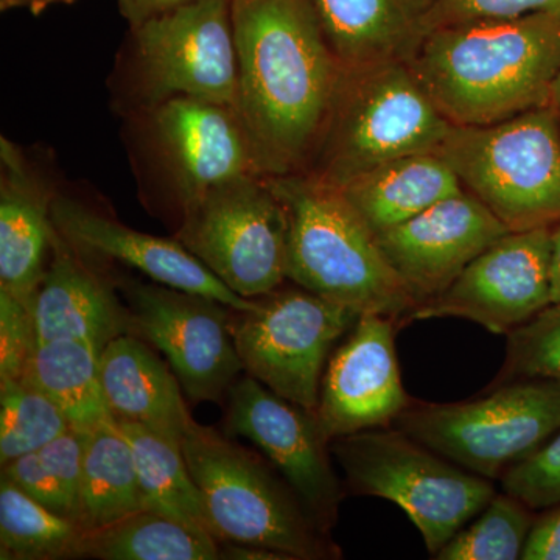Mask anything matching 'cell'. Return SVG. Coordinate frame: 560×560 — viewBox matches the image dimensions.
<instances>
[{
    "label": "cell",
    "instance_id": "1",
    "mask_svg": "<svg viewBox=\"0 0 560 560\" xmlns=\"http://www.w3.org/2000/svg\"><path fill=\"white\" fill-rule=\"evenodd\" d=\"M237 51L235 109L265 176L304 172L341 68L312 0H231Z\"/></svg>",
    "mask_w": 560,
    "mask_h": 560
},
{
    "label": "cell",
    "instance_id": "2",
    "mask_svg": "<svg viewBox=\"0 0 560 560\" xmlns=\"http://www.w3.org/2000/svg\"><path fill=\"white\" fill-rule=\"evenodd\" d=\"M407 62L452 125L511 119L548 106L560 68V13L440 25Z\"/></svg>",
    "mask_w": 560,
    "mask_h": 560
},
{
    "label": "cell",
    "instance_id": "3",
    "mask_svg": "<svg viewBox=\"0 0 560 560\" xmlns=\"http://www.w3.org/2000/svg\"><path fill=\"white\" fill-rule=\"evenodd\" d=\"M270 178L290 217L287 279L359 315L410 319L418 301L341 190L305 172Z\"/></svg>",
    "mask_w": 560,
    "mask_h": 560
},
{
    "label": "cell",
    "instance_id": "4",
    "mask_svg": "<svg viewBox=\"0 0 560 560\" xmlns=\"http://www.w3.org/2000/svg\"><path fill=\"white\" fill-rule=\"evenodd\" d=\"M452 127L407 61L341 70L304 172L341 187L385 162L438 151Z\"/></svg>",
    "mask_w": 560,
    "mask_h": 560
},
{
    "label": "cell",
    "instance_id": "5",
    "mask_svg": "<svg viewBox=\"0 0 560 560\" xmlns=\"http://www.w3.org/2000/svg\"><path fill=\"white\" fill-rule=\"evenodd\" d=\"M124 139L143 201L178 221L221 184L261 175L234 106L172 98L124 117Z\"/></svg>",
    "mask_w": 560,
    "mask_h": 560
},
{
    "label": "cell",
    "instance_id": "6",
    "mask_svg": "<svg viewBox=\"0 0 560 560\" xmlns=\"http://www.w3.org/2000/svg\"><path fill=\"white\" fill-rule=\"evenodd\" d=\"M110 105L124 119L176 97L237 102L231 0H191L130 27L109 77Z\"/></svg>",
    "mask_w": 560,
    "mask_h": 560
},
{
    "label": "cell",
    "instance_id": "7",
    "mask_svg": "<svg viewBox=\"0 0 560 560\" xmlns=\"http://www.w3.org/2000/svg\"><path fill=\"white\" fill-rule=\"evenodd\" d=\"M180 452L217 540L265 548L285 559L337 558L293 489L259 455L195 420Z\"/></svg>",
    "mask_w": 560,
    "mask_h": 560
},
{
    "label": "cell",
    "instance_id": "8",
    "mask_svg": "<svg viewBox=\"0 0 560 560\" xmlns=\"http://www.w3.org/2000/svg\"><path fill=\"white\" fill-rule=\"evenodd\" d=\"M438 153L508 230L560 220V120L550 106L480 127L453 125Z\"/></svg>",
    "mask_w": 560,
    "mask_h": 560
},
{
    "label": "cell",
    "instance_id": "9",
    "mask_svg": "<svg viewBox=\"0 0 560 560\" xmlns=\"http://www.w3.org/2000/svg\"><path fill=\"white\" fill-rule=\"evenodd\" d=\"M350 488L393 501L438 552L497 495L488 478L463 469L404 431L372 429L331 441Z\"/></svg>",
    "mask_w": 560,
    "mask_h": 560
},
{
    "label": "cell",
    "instance_id": "10",
    "mask_svg": "<svg viewBox=\"0 0 560 560\" xmlns=\"http://www.w3.org/2000/svg\"><path fill=\"white\" fill-rule=\"evenodd\" d=\"M400 431L488 480L539 451L560 430V382L521 378L464 404L408 407Z\"/></svg>",
    "mask_w": 560,
    "mask_h": 560
},
{
    "label": "cell",
    "instance_id": "11",
    "mask_svg": "<svg viewBox=\"0 0 560 560\" xmlns=\"http://www.w3.org/2000/svg\"><path fill=\"white\" fill-rule=\"evenodd\" d=\"M175 238L246 300L287 280L290 217L270 176L246 175L208 191L180 215Z\"/></svg>",
    "mask_w": 560,
    "mask_h": 560
},
{
    "label": "cell",
    "instance_id": "12",
    "mask_svg": "<svg viewBox=\"0 0 560 560\" xmlns=\"http://www.w3.org/2000/svg\"><path fill=\"white\" fill-rule=\"evenodd\" d=\"M256 301L253 311H232L243 371L315 415L327 357L355 326L359 313L300 285L280 287Z\"/></svg>",
    "mask_w": 560,
    "mask_h": 560
},
{
    "label": "cell",
    "instance_id": "13",
    "mask_svg": "<svg viewBox=\"0 0 560 560\" xmlns=\"http://www.w3.org/2000/svg\"><path fill=\"white\" fill-rule=\"evenodd\" d=\"M130 329L167 357L187 399L221 401L243 371L230 305L161 283L128 280Z\"/></svg>",
    "mask_w": 560,
    "mask_h": 560
},
{
    "label": "cell",
    "instance_id": "14",
    "mask_svg": "<svg viewBox=\"0 0 560 560\" xmlns=\"http://www.w3.org/2000/svg\"><path fill=\"white\" fill-rule=\"evenodd\" d=\"M550 257L551 226L508 232L410 319L460 318L510 335L551 304Z\"/></svg>",
    "mask_w": 560,
    "mask_h": 560
},
{
    "label": "cell",
    "instance_id": "15",
    "mask_svg": "<svg viewBox=\"0 0 560 560\" xmlns=\"http://www.w3.org/2000/svg\"><path fill=\"white\" fill-rule=\"evenodd\" d=\"M224 430L264 453L323 533L334 526L342 499L340 482L327 453L330 442L313 412L245 375L228 393Z\"/></svg>",
    "mask_w": 560,
    "mask_h": 560
},
{
    "label": "cell",
    "instance_id": "16",
    "mask_svg": "<svg viewBox=\"0 0 560 560\" xmlns=\"http://www.w3.org/2000/svg\"><path fill=\"white\" fill-rule=\"evenodd\" d=\"M396 319L360 315L327 361L315 418L326 440L388 427L407 410L397 363Z\"/></svg>",
    "mask_w": 560,
    "mask_h": 560
},
{
    "label": "cell",
    "instance_id": "17",
    "mask_svg": "<svg viewBox=\"0 0 560 560\" xmlns=\"http://www.w3.org/2000/svg\"><path fill=\"white\" fill-rule=\"evenodd\" d=\"M508 232L464 190L375 237L419 305L444 293L471 260Z\"/></svg>",
    "mask_w": 560,
    "mask_h": 560
},
{
    "label": "cell",
    "instance_id": "18",
    "mask_svg": "<svg viewBox=\"0 0 560 560\" xmlns=\"http://www.w3.org/2000/svg\"><path fill=\"white\" fill-rule=\"evenodd\" d=\"M51 220L62 237L88 256L120 261L161 285L212 298L234 311L256 307V300L238 296L224 285L178 238L132 230L86 202L61 194L51 205Z\"/></svg>",
    "mask_w": 560,
    "mask_h": 560
},
{
    "label": "cell",
    "instance_id": "19",
    "mask_svg": "<svg viewBox=\"0 0 560 560\" xmlns=\"http://www.w3.org/2000/svg\"><path fill=\"white\" fill-rule=\"evenodd\" d=\"M57 187L13 140L0 139V290L32 307L49 267Z\"/></svg>",
    "mask_w": 560,
    "mask_h": 560
},
{
    "label": "cell",
    "instance_id": "20",
    "mask_svg": "<svg viewBox=\"0 0 560 560\" xmlns=\"http://www.w3.org/2000/svg\"><path fill=\"white\" fill-rule=\"evenodd\" d=\"M36 342L80 340L103 350L130 329L124 311L91 257L81 253L55 228L46 276L32 305Z\"/></svg>",
    "mask_w": 560,
    "mask_h": 560
},
{
    "label": "cell",
    "instance_id": "21",
    "mask_svg": "<svg viewBox=\"0 0 560 560\" xmlns=\"http://www.w3.org/2000/svg\"><path fill=\"white\" fill-rule=\"evenodd\" d=\"M434 0H312L341 70L408 61L430 28Z\"/></svg>",
    "mask_w": 560,
    "mask_h": 560
},
{
    "label": "cell",
    "instance_id": "22",
    "mask_svg": "<svg viewBox=\"0 0 560 560\" xmlns=\"http://www.w3.org/2000/svg\"><path fill=\"white\" fill-rule=\"evenodd\" d=\"M101 382L114 419L139 423L180 445L191 416L175 372L136 335L113 338L101 352Z\"/></svg>",
    "mask_w": 560,
    "mask_h": 560
},
{
    "label": "cell",
    "instance_id": "23",
    "mask_svg": "<svg viewBox=\"0 0 560 560\" xmlns=\"http://www.w3.org/2000/svg\"><path fill=\"white\" fill-rule=\"evenodd\" d=\"M338 189L375 235L464 191L458 175L438 151L385 162Z\"/></svg>",
    "mask_w": 560,
    "mask_h": 560
},
{
    "label": "cell",
    "instance_id": "24",
    "mask_svg": "<svg viewBox=\"0 0 560 560\" xmlns=\"http://www.w3.org/2000/svg\"><path fill=\"white\" fill-rule=\"evenodd\" d=\"M21 378L50 397L79 433L116 423L103 394L101 350L90 342H36Z\"/></svg>",
    "mask_w": 560,
    "mask_h": 560
},
{
    "label": "cell",
    "instance_id": "25",
    "mask_svg": "<svg viewBox=\"0 0 560 560\" xmlns=\"http://www.w3.org/2000/svg\"><path fill=\"white\" fill-rule=\"evenodd\" d=\"M83 438L80 525L91 533L145 510L135 456L116 423Z\"/></svg>",
    "mask_w": 560,
    "mask_h": 560
},
{
    "label": "cell",
    "instance_id": "26",
    "mask_svg": "<svg viewBox=\"0 0 560 560\" xmlns=\"http://www.w3.org/2000/svg\"><path fill=\"white\" fill-rule=\"evenodd\" d=\"M80 558L102 560H217L220 541L212 534L160 511L142 510L124 521L91 530Z\"/></svg>",
    "mask_w": 560,
    "mask_h": 560
},
{
    "label": "cell",
    "instance_id": "27",
    "mask_svg": "<svg viewBox=\"0 0 560 560\" xmlns=\"http://www.w3.org/2000/svg\"><path fill=\"white\" fill-rule=\"evenodd\" d=\"M117 427L135 456L145 510L160 511L213 536L180 445L139 423L117 420Z\"/></svg>",
    "mask_w": 560,
    "mask_h": 560
},
{
    "label": "cell",
    "instance_id": "28",
    "mask_svg": "<svg viewBox=\"0 0 560 560\" xmlns=\"http://www.w3.org/2000/svg\"><path fill=\"white\" fill-rule=\"evenodd\" d=\"M86 530L18 488L0 481V559L55 560L80 558Z\"/></svg>",
    "mask_w": 560,
    "mask_h": 560
},
{
    "label": "cell",
    "instance_id": "29",
    "mask_svg": "<svg viewBox=\"0 0 560 560\" xmlns=\"http://www.w3.org/2000/svg\"><path fill=\"white\" fill-rule=\"evenodd\" d=\"M72 429L61 408L22 378L0 381V464L39 452Z\"/></svg>",
    "mask_w": 560,
    "mask_h": 560
},
{
    "label": "cell",
    "instance_id": "30",
    "mask_svg": "<svg viewBox=\"0 0 560 560\" xmlns=\"http://www.w3.org/2000/svg\"><path fill=\"white\" fill-rule=\"evenodd\" d=\"M528 506L495 495L470 526H464L434 558L441 560L521 559L530 530Z\"/></svg>",
    "mask_w": 560,
    "mask_h": 560
},
{
    "label": "cell",
    "instance_id": "31",
    "mask_svg": "<svg viewBox=\"0 0 560 560\" xmlns=\"http://www.w3.org/2000/svg\"><path fill=\"white\" fill-rule=\"evenodd\" d=\"M500 383L521 378L560 382V304H550L508 335Z\"/></svg>",
    "mask_w": 560,
    "mask_h": 560
},
{
    "label": "cell",
    "instance_id": "32",
    "mask_svg": "<svg viewBox=\"0 0 560 560\" xmlns=\"http://www.w3.org/2000/svg\"><path fill=\"white\" fill-rule=\"evenodd\" d=\"M504 492L533 510L560 504V430L501 477Z\"/></svg>",
    "mask_w": 560,
    "mask_h": 560
},
{
    "label": "cell",
    "instance_id": "33",
    "mask_svg": "<svg viewBox=\"0 0 560 560\" xmlns=\"http://www.w3.org/2000/svg\"><path fill=\"white\" fill-rule=\"evenodd\" d=\"M38 456L44 475L57 493L62 517L80 525L83 438L79 431L70 429L40 448Z\"/></svg>",
    "mask_w": 560,
    "mask_h": 560
},
{
    "label": "cell",
    "instance_id": "34",
    "mask_svg": "<svg viewBox=\"0 0 560 560\" xmlns=\"http://www.w3.org/2000/svg\"><path fill=\"white\" fill-rule=\"evenodd\" d=\"M35 346L32 307L0 290V381L21 378Z\"/></svg>",
    "mask_w": 560,
    "mask_h": 560
},
{
    "label": "cell",
    "instance_id": "35",
    "mask_svg": "<svg viewBox=\"0 0 560 560\" xmlns=\"http://www.w3.org/2000/svg\"><path fill=\"white\" fill-rule=\"evenodd\" d=\"M534 13H560V0H434L429 31L458 22L512 20Z\"/></svg>",
    "mask_w": 560,
    "mask_h": 560
},
{
    "label": "cell",
    "instance_id": "36",
    "mask_svg": "<svg viewBox=\"0 0 560 560\" xmlns=\"http://www.w3.org/2000/svg\"><path fill=\"white\" fill-rule=\"evenodd\" d=\"M521 559L560 560V506L530 526Z\"/></svg>",
    "mask_w": 560,
    "mask_h": 560
},
{
    "label": "cell",
    "instance_id": "37",
    "mask_svg": "<svg viewBox=\"0 0 560 560\" xmlns=\"http://www.w3.org/2000/svg\"><path fill=\"white\" fill-rule=\"evenodd\" d=\"M189 2L191 0H117V5L130 27H138Z\"/></svg>",
    "mask_w": 560,
    "mask_h": 560
},
{
    "label": "cell",
    "instance_id": "38",
    "mask_svg": "<svg viewBox=\"0 0 560 560\" xmlns=\"http://www.w3.org/2000/svg\"><path fill=\"white\" fill-rule=\"evenodd\" d=\"M551 304H560V220L551 228Z\"/></svg>",
    "mask_w": 560,
    "mask_h": 560
},
{
    "label": "cell",
    "instance_id": "39",
    "mask_svg": "<svg viewBox=\"0 0 560 560\" xmlns=\"http://www.w3.org/2000/svg\"><path fill=\"white\" fill-rule=\"evenodd\" d=\"M27 7L33 13L39 14L44 11L43 0H0V10L9 11Z\"/></svg>",
    "mask_w": 560,
    "mask_h": 560
},
{
    "label": "cell",
    "instance_id": "40",
    "mask_svg": "<svg viewBox=\"0 0 560 560\" xmlns=\"http://www.w3.org/2000/svg\"><path fill=\"white\" fill-rule=\"evenodd\" d=\"M548 106L555 110L556 116H558L560 120V68L558 70V75H556L555 81H552Z\"/></svg>",
    "mask_w": 560,
    "mask_h": 560
},
{
    "label": "cell",
    "instance_id": "41",
    "mask_svg": "<svg viewBox=\"0 0 560 560\" xmlns=\"http://www.w3.org/2000/svg\"><path fill=\"white\" fill-rule=\"evenodd\" d=\"M55 3H65V0H43L44 10L49 9Z\"/></svg>",
    "mask_w": 560,
    "mask_h": 560
},
{
    "label": "cell",
    "instance_id": "42",
    "mask_svg": "<svg viewBox=\"0 0 560 560\" xmlns=\"http://www.w3.org/2000/svg\"><path fill=\"white\" fill-rule=\"evenodd\" d=\"M73 0H65V3H72Z\"/></svg>",
    "mask_w": 560,
    "mask_h": 560
}]
</instances>
